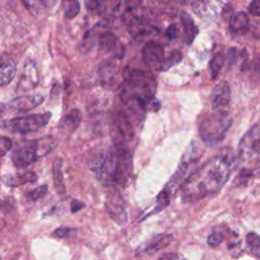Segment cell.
I'll list each match as a JSON object with an SVG mask.
<instances>
[{
	"label": "cell",
	"mask_w": 260,
	"mask_h": 260,
	"mask_svg": "<svg viewBox=\"0 0 260 260\" xmlns=\"http://www.w3.org/2000/svg\"><path fill=\"white\" fill-rule=\"evenodd\" d=\"M234 160L233 151L225 148L191 173L181 186L182 200L193 203L218 193L231 176Z\"/></svg>",
	"instance_id": "cell-1"
},
{
	"label": "cell",
	"mask_w": 260,
	"mask_h": 260,
	"mask_svg": "<svg viewBox=\"0 0 260 260\" xmlns=\"http://www.w3.org/2000/svg\"><path fill=\"white\" fill-rule=\"evenodd\" d=\"M232 117L225 108L212 109L205 114L199 123V135L208 146H214L221 142L232 126Z\"/></svg>",
	"instance_id": "cell-2"
},
{
	"label": "cell",
	"mask_w": 260,
	"mask_h": 260,
	"mask_svg": "<svg viewBox=\"0 0 260 260\" xmlns=\"http://www.w3.org/2000/svg\"><path fill=\"white\" fill-rule=\"evenodd\" d=\"M58 144L53 136H45L39 139L26 140L18 144L12 151L11 160L16 168H25L39 158L47 155Z\"/></svg>",
	"instance_id": "cell-3"
},
{
	"label": "cell",
	"mask_w": 260,
	"mask_h": 260,
	"mask_svg": "<svg viewBox=\"0 0 260 260\" xmlns=\"http://www.w3.org/2000/svg\"><path fill=\"white\" fill-rule=\"evenodd\" d=\"M52 114L50 112L32 114L23 117L7 119L2 122V127L12 133L27 134L41 130L49 123Z\"/></svg>",
	"instance_id": "cell-4"
},
{
	"label": "cell",
	"mask_w": 260,
	"mask_h": 260,
	"mask_svg": "<svg viewBox=\"0 0 260 260\" xmlns=\"http://www.w3.org/2000/svg\"><path fill=\"white\" fill-rule=\"evenodd\" d=\"M116 148V164L113 175V184L125 186L131 176L132 158L131 153L124 141L114 143Z\"/></svg>",
	"instance_id": "cell-5"
},
{
	"label": "cell",
	"mask_w": 260,
	"mask_h": 260,
	"mask_svg": "<svg viewBox=\"0 0 260 260\" xmlns=\"http://www.w3.org/2000/svg\"><path fill=\"white\" fill-rule=\"evenodd\" d=\"M116 164V148L111 145L108 149L100 153L90 165V168L95 172L98 179L105 186L113 184V175Z\"/></svg>",
	"instance_id": "cell-6"
},
{
	"label": "cell",
	"mask_w": 260,
	"mask_h": 260,
	"mask_svg": "<svg viewBox=\"0 0 260 260\" xmlns=\"http://www.w3.org/2000/svg\"><path fill=\"white\" fill-rule=\"evenodd\" d=\"M260 147V135H259V125H253L242 137L237 156L241 162H246L254 157H258Z\"/></svg>",
	"instance_id": "cell-7"
},
{
	"label": "cell",
	"mask_w": 260,
	"mask_h": 260,
	"mask_svg": "<svg viewBox=\"0 0 260 260\" xmlns=\"http://www.w3.org/2000/svg\"><path fill=\"white\" fill-rule=\"evenodd\" d=\"M196 154H197L196 153V148L194 146L190 145L189 149L186 151V153L182 157L181 162H180L177 171L175 172V174L172 176V178L170 179V181L168 182V184L164 188L172 196H173L174 193H176L178 191L179 187L182 186L185 179L188 177L187 176L188 171L190 170L191 166L194 165L195 161L197 160V158H195Z\"/></svg>",
	"instance_id": "cell-8"
},
{
	"label": "cell",
	"mask_w": 260,
	"mask_h": 260,
	"mask_svg": "<svg viewBox=\"0 0 260 260\" xmlns=\"http://www.w3.org/2000/svg\"><path fill=\"white\" fill-rule=\"evenodd\" d=\"M142 58L144 63L155 71H166L165 64L167 57L165 56V49L161 45L148 42L142 50Z\"/></svg>",
	"instance_id": "cell-9"
},
{
	"label": "cell",
	"mask_w": 260,
	"mask_h": 260,
	"mask_svg": "<svg viewBox=\"0 0 260 260\" xmlns=\"http://www.w3.org/2000/svg\"><path fill=\"white\" fill-rule=\"evenodd\" d=\"M105 207L110 217L119 225H124L127 222L128 216L125 210L124 201L118 193L108 194L105 201Z\"/></svg>",
	"instance_id": "cell-10"
},
{
	"label": "cell",
	"mask_w": 260,
	"mask_h": 260,
	"mask_svg": "<svg viewBox=\"0 0 260 260\" xmlns=\"http://www.w3.org/2000/svg\"><path fill=\"white\" fill-rule=\"evenodd\" d=\"M172 241H173V235L171 234H158V235L152 236L147 241L143 242L136 249V255L137 256L152 255L157 251L168 247Z\"/></svg>",
	"instance_id": "cell-11"
},
{
	"label": "cell",
	"mask_w": 260,
	"mask_h": 260,
	"mask_svg": "<svg viewBox=\"0 0 260 260\" xmlns=\"http://www.w3.org/2000/svg\"><path fill=\"white\" fill-rule=\"evenodd\" d=\"M231 101V87L228 81L222 80L218 82L211 92L212 109L226 108Z\"/></svg>",
	"instance_id": "cell-12"
},
{
	"label": "cell",
	"mask_w": 260,
	"mask_h": 260,
	"mask_svg": "<svg viewBox=\"0 0 260 260\" xmlns=\"http://www.w3.org/2000/svg\"><path fill=\"white\" fill-rule=\"evenodd\" d=\"M99 42L100 46L104 48L108 53H110L114 58H123L125 52L124 46L123 44H121V42L115 35H113L110 31H106L101 35Z\"/></svg>",
	"instance_id": "cell-13"
},
{
	"label": "cell",
	"mask_w": 260,
	"mask_h": 260,
	"mask_svg": "<svg viewBox=\"0 0 260 260\" xmlns=\"http://www.w3.org/2000/svg\"><path fill=\"white\" fill-rule=\"evenodd\" d=\"M44 95L41 93H35V94H27V95H21L13 99L9 106L20 112H27L36 107H38L40 104L44 102Z\"/></svg>",
	"instance_id": "cell-14"
},
{
	"label": "cell",
	"mask_w": 260,
	"mask_h": 260,
	"mask_svg": "<svg viewBox=\"0 0 260 260\" xmlns=\"http://www.w3.org/2000/svg\"><path fill=\"white\" fill-rule=\"evenodd\" d=\"M39 82V75L36 64L31 60H27L24 64L21 77L19 78L18 88L21 90H27L35 87Z\"/></svg>",
	"instance_id": "cell-15"
},
{
	"label": "cell",
	"mask_w": 260,
	"mask_h": 260,
	"mask_svg": "<svg viewBox=\"0 0 260 260\" xmlns=\"http://www.w3.org/2000/svg\"><path fill=\"white\" fill-rule=\"evenodd\" d=\"M250 19L246 12L244 11H238L232 15L230 18V31L233 36L240 37L247 32L249 29Z\"/></svg>",
	"instance_id": "cell-16"
},
{
	"label": "cell",
	"mask_w": 260,
	"mask_h": 260,
	"mask_svg": "<svg viewBox=\"0 0 260 260\" xmlns=\"http://www.w3.org/2000/svg\"><path fill=\"white\" fill-rule=\"evenodd\" d=\"M16 72L14 61L6 56H0V86L7 85Z\"/></svg>",
	"instance_id": "cell-17"
},
{
	"label": "cell",
	"mask_w": 260,
	"mask_h": 260,
	"mask_svg": "<svg viewBox=\"0 0 260 260\" xmlns=\"http://www.w3.org/2000/svg\"><path fill=\"white\" fill-rule=\"evenodd\" d=\"M183 31H184V39L187 44H192L194 39L198 34V27L195 24L193 18L186 12H182L180 15Z\"/></svg>",
	"instance_id": "cell-18"
},
{
	"label": "cell",
	"mask_w": 260,
	"mask_h": 260,
	"mask_svg": "<svg viewBox=\"0 0 260 260\" xmlns=\"http://www.w3.org/2000/svg\"><path fill=\"white\" fill-rule=\"evenodd\" d=\"M81 112L78 109H73L59 122V128L63 131L73 132L81 122Z\"/></svg>",
	"instance_id": "cell-19"
},
{
	"label": "cell",
	"mask_w": 260,
	"mask_h": 260,
	"mask_svg": "<svg viewBox=\"0 0 260 260\" xmlns=\"http://www.w3.org/2000/svg\"><path fill=\"white\" fill-rule=\"evenodd\" d=\"M36 180L37 175L34 172H27L17 175H7L3 177V182L9 187H18L26 183H32Z\"/></svg>",
	"instance_id": "cell-20"
},
{
	"label": "cell",
	"mask_w": 260,
	"mask_h": 260,
	"mask_svg": "<svg viewBox=\"0 0 260 260\" xmlns=\"http://www.w3.org/2000/svg\"><path fill=\"white\" fill-rule=\"evenodd\" d=\"M53 180L54 186L57 193L60 196H64L66 194V187L63 179V172H62V159L56 158L53 162Z\"/></svg>",
	"instance_id": "cell-21"
},
{
	"label": "cell",
	"mask_w": 260,
	"mask_h": 260,
	"mask_svg": "<svg viewBox=\"0 0 260 260\" xmlns=\"http://www.w3.org/2000/svg\"><path fill=\"white\" fill-rule=\"evenodd\" d=\"M62 8L66 19H73L79 14L80 3L78 0H62Z\"/></svg>",
	"instance_id": "cell-22"
},
{
	"label": "cell",
	"mask_w": 260,
	"mask_h": 260,
	"mask_svg": "<svg viewBox=\"0 0 260 260\" xmlns=\"http://www.w3.org/2000/svg\"><path fill=\"white\" fill-rule=\"evenodd\" d=\"M171 198H172V195L167 190L162 189L159 192V194L157 195V197H156V204H155V206L153 207V209L151 210L150 213H148V214H146L144 216V218L148 217V216H150V215H152L154 213H157V212L161 211L162 209H165L170 204Z\"/></svg>",
	"instance_id": "cell-23"
},
{
	"label": "cell",
	"mask_w": 260,
	"mask_h": 260,
	"mask_svg": "<svg viewBox=\"0 0 260 260\" xmlns=\"http://www.w3.org/2000/svg\"><path fill=\"white\" fill-rule=\"evenodd\" d=\"M246 243L249 252L257 259L260 258V241L257 233L251 232L246 236Z\"/></svg>",
	"instance_id": "cell-24"
},
{
	"label": "cell",
	"mask_w": 260,
	"mask_h": 260,
	"mask_svg": "<svg viewBox=\"0 0 260 260\" xmlns=\"http://www.w3.org/2000/svg\"><path fill=\"white\" fill-rule=\"evenodd\" d=\"M212 2L210 0H196L192 4V8L194 12L200 16L205 17L210 15V9L212 10L213 5H211Z\"/></svg>",
	"instance_id": "cell-25"
},
{
	"label": "cell",
	"mask_w": 260,
	"mask_h": 260,
	"mask_svg": "<svg viewBox=\"0 0 260 260\" xmlns=\"http://www.w3.org/2000/svg\"><path fill=\"white\" fill-rule=\"evenodd\" d=\"M223 64H224V56L222 54L217 53L211 58L209 62V69H210L212 79H215L217 77Z\"/></svg>",
	"instance_id": "cell-26"
},
{
	"label": "cell",
	"mask_w": 260,
	"mask_h": 260,
	"mask_svg": "<svg viewBox=\"0 0 260 260\" xmlns=\"http://www.w3.org/2000/svg\"><path fill=\"white\" fill-rule=\"evenodd\" d=\"M99 75L102 82H108L115 75V67L111 63H103L99 68Z\"/></svg>",
	"instance_id": "cell-27"
},
{
	"label": "cell",
	"mask_w": 260,
	"mask_h": 260,
	"mask_svg": "<svg viewBox=\"0 0 260 260\" xmlns=\"http://www.w3.org/2000/svg\"><path fill=\"white\" fill-rule=\"evenodd\" d=\"M253 177V170H250V169H246V168H243L238 176L236 177V180L234 182V184L238 187H242V186H247V184L249 183V181L252 179Z\"/></svg>",
	"instance_id": "cell-28"
},
{
	"label": "cell",
	"mask_w": 260,
	"mask_h": 260,
	"mask_svg": "<svg viewBox=\"0 0 260 260\" xmlns=\"http://www.w3.org/2000/svg\"><path fill=\"white\" fill-rule=\"evenodd\" d=\"M182 58H183V56H182V54H181L179 51H177V50L172 51V52L170 53V55L167 57V59H166L165 70L167 71V70H169L172 66H174L175 64L181 62Z\"/></svg>",
	"instance_id": "cell-29"
},
{
	"label": "cell",
	"mask_w": 260,
	"mask_h": 260,
	"mask_svg": "<svg viewBox=\"0 0 260 260\" xmlns=\"http://www.w3.org/2000/svg\"><path fill=\"white\" fill-rule=\"evenodd\" d=\"M48 192V186L47 185H42V186H39L38 188L34 189L32 191H30L28 194H27V197L32 200V201H36V200H39L41 198H43Z\"/></svg>",
	"instance_id": "cell-30"
},
{
	"label": "cell",
	"mask_w": 260,
	"mask_h": 260,
	"mask_svg": "<svg viewBox=\"0 0 260 260\" xmlns=\"http://www.w3.org/2000/svg\"><path fill=\"white\" fill-rule=\"evenodd\" d=\"M223 241V236L221 233L215 231L213 233H211L207 239V244L210 247H217L218 245H220Z\"/></svg>",
	"instance_id": "cell-31"
},
{
	"label": "cell",
	"mask_w": 260,
	"mask_h": 260,
	"mask_svg": "<svg viewBox=\"0 0 260 260\" xmlns=\"http://www.w3.org/2000/svg\"><path fill=\"white\" fill-rule=\"evenodd\" d=\"M12 147V142L5 136H0V156L5 155Z\"/></svg>",
	"instance_id": "cell-32"
},
{
	"label": "cell",
	"mask_w": 260,
	"mask_h": 260,
	"mask_svg": "<svg viewBox=\"0 0 260 260\" xmlns=\"http://www.w3.org/2000/svg\"><path fill=\"white\" fill-rule=\"evenodd\" d=\"M248 10L252 15L259 16L260 15V2H259V0H253L249 5Z\"/></svg>",
	"instance_id": "cell-33"
},
{
	"label": "cell",
	"mask_w": 260,
	"mask_h": 260,
	"mask_svg": "<svg viewBox=\"0 0 260 260\" xmlns=\"http://www.w3.org/2000/svg\"><path fill=\"white\" fill-rule=\"evenodd\" d=\"M166 35L167 37L172 41L175 40L178 37V27L177 24H171L169 25V27L166 30Z\"/></svg>",
	"instance_id": "cell-34"
},
{
	"label": "cell",
	"mask_w": 260,
	"mask_h": 260,
	"mask_svg": "<svg viewBox=\"0 0 260 260\" xmlns=\"http://www.w3.org/2000/svg\"><path fill=\"white\" fill-rule=\"evenodd\" d=\"M72 230L70 228H58L52 233V236L55 238H63L67 236Z\"/></svg>",
	"instance_id": "cell-35"
},
{
	"label": "cell",
	"mask_w": 260,
	"mask_h": 260,
	"mask_svg": "<svg viewBox=\"0 0 260 260\" xmlns=\"http://www.w3.org/2000/svg\"><path fill=\"white\" fill-rule=\"evenodd\" d=\"M85 206L84 202L80 201V200H76L74 199L72 202H71V205H70V210L72 213H76L77 211H79L81 208H83Z\"/></svg>",
	"instance_id": "cell-36"
},
{
	"label": "cell",
	"mask_w": 260,
	"mask_h": 260,
	"mask_svg": "<svg viewBox=\"0 0 260 260\" xmlns=\"http://www.w3.org/2000/svg\"><path fill=\"white\" fill-rule=\"evenodd\" d=\"M236 53H237V50L235 48H232V49L229 50V52H228V65H229V67L233 66V64L237 61Z\"/></svg>",
	"instance_id": "cell-37"
},
{
	"label": "cell",
	"mask_w": 260,
	"mask_h": 260,
	"mask_svg": "<svg viewBox=\"0 0 260 260\" xmlns=\"http://www.w3.org/2000/svg\"><path fill=\"white\" fill-rule=\"evenodd\" d=\"M179 258H183V256H181L175 252L166 253V254H162L161 256H159V259H179Z\"/></svg>",
	"instance_id": "cell-38"
},
{
	"label": "cell",
	"mask_w": 260,
	"mask_h": 260,
	"mask_svg": "<svg viewBox=\"0 0 260 260\" xmlns=\"http://www.w3.org/2000/svg\"><path fill=\"white\" fill-rule=\"evenodd\" d=\"M40 1H41V3H42L45 7L51 8V7H53V6L57 3L58 0H40Z\"/></svg>",
	"instance_id": "cell-39"
}]
</instances>
